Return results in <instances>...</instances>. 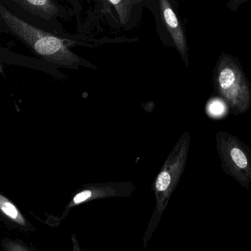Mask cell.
I'll return each mask as SVG.
<instances>
[{
	"instance_id": "obj_1",
	"label": "cell",
	"mask_w": 251,
	"mask_h": 251,
	"mask_svg": "<svg viewBox=\"0 0 251 251\" xmlns=\"http://www.w3.org/2000/svg\"><path fill=\"white\" fill-rule=\"evenodd\" d=\"M190 145V136L186 131L176 142L173 151L163 164L152 184L155 198V207L143 236L144 249L153 236L161 217L176 190L186 168Z\"/></svg>"
},
{
	"instance_id": "obj_2",
	"label": "cell",
	"mask_w": 251,
	"mask_h": 251,
	"mask_svg": "<svg viewBox=\"0 0 251 251\" xmlns=\"http://www.w3.org/2000/svg\"><path fill=\"white\" fill-rule=\"evenodd\" d=\"M0 16L9 30L48 62L73 67L80 61L78 57L71 52L59 38L30 25L2 5H0Z\"/></svg>"
},
{
	"instance_id": "obj_3",
	"label": "cell",
	"mask_w": 251,
	"mask_h": 251,
	"mask_svg": "<svg viewBox=\"0 0 251 251\" xmlns=\"http://www.w3.org/2000/svg\"><path fill=\"white\" fill-rule=\"evenodd\" d=\"M214 91L228 104L236 114L247 112L251 106L249 84L239 63L230 55L223 54L213 74Z\"/></svg>"
},
{
	"instance_id": "obj_4",
	"label": "cell",
	"mask_w": 251,
	"mask_h": 251,
	"mask_svg": "<svg viewBox=\"0 0 251 251\" xmlns=\"http://www.w3.org/2000/svg\"><path fill=\"white\" fill-rule=\"evenodd\" d=\"M216 147L224 173L242 187L249 189L251 185L250 148L236 136L226 131L217 133Z\"/></svg>"
},
{
	"instance_id": "obj_5",
	"label": "cell",
	"mask_w": 251,
	"mask_h": 251,
	"mask_svg": "<svg viewBox=\"0 0 251 251\" xmlns=\"http://www.w3.org/2000/svg\"><path fill=\"white\" fill-rule=\"evenodd\" d=\"M136 186L130 181L110 182V183H92L84 185L73 197L71 202L65 208L63 215L69 210L82 203L95 200L112 198H130L136 190Z\"/></svg>"
},
{
	"instance_id": "obj_6",
	"label": "cell",
	"mask_w": 251,
	"mask_h": 251,
	"mask_svg": "<svg viewBox=\"0 0 251 251\" xmlns=\"http://www.w3.org/2000/svg\"><path fill=\"white\" fill-rule=\"evenodd\" d=\"M159 7L164 26L170 33L176 49L181 55L185 64L188 65L187 42L178 19L167 0L160 1Z\"/></svg>"
},
{
	"instance_id": "obj_7",
	"label": "cell",
	"mask_w": 251,
	"mask_h": 251,
	"mask_svg": "<svg viewBox=\"0 0 251 251\" xmlns=\"http://www.w3.org/2000/svg\"><path fill=\"white\" fill-rule=\"evenodd\" d=\"M14 2L30 14L47 20L55 16L58 11L56 5L50 0H26Z\"/></svg>"
},
{
	"instance_id": "obj_8",
	"label": "cell",
	"mask_w": 251,
	"mask_h": 251,
	"mask_svg": "<svg viewBox=\"0 0 251 251\" xmlns=\"http://www.w3.org/2000/svg\"><path fill=\"white\" fill-rule=\"evenodd\" d=\"M0 212L8 217L10 220L19 226H27V220L23 217L19 208L6 197L0 194Z\"/></svg>"
},
{
	"instance_id": "obj_9",
	"label": "cell",
	"mask_w": 251,
	"mask_h": 251,
	"mask_svg": "<svg viewBox=\"0 0 251 251\" xmlns=\"http://www.w3.org/2000/svg\"><path fill=\"white\" fill-rule=\"evenodd\" d=\"M108 2L114 5L120 16L121 23L123 25L126 24L128 19V14H127L129 12L128 6L130 4L133 3V2L131 1H108Z\"/></svg>"
},
{
	"instance_id": "obj_10",
	"label": "cell",
	"mask_w": 251,
	"mask_h": 251,
	"mask_svg": "<svg viewBox=\"0 0 251 251\" xmlns=\"http://www.w3.org/2000/svg\"><path fill=\"white\" fill-rule=\"evenodd\" d=\"M5 251H30L25 245L18 241L6 239L3 243Z\"/></svg>"
},
{
	"instance_id": "obj_11",
	"label": "cell",
	"mask_w": 251,
	"mask_h": 251,
	"mask_svg": "<svg viewBox=\"0 0 251 251\" xmlns=\"http://www.w3.org/2000/svg\"><path fill=\"white\" fill-rule=\"evenodd\" d=\"M225 107L220 101L214 100L209 102L208 106V111L211 115L214 117H219L224 112Z\"/></svg>"
},
{
	"instance_id": "obj_12",
	"label": "cell",
	"mask_w": 251,
	"mask_h": 251,
	"mask_svg": "<svg viewBox=\"0 0 251 251\" xmlns=\"http://www.w3.org/2000/svg\"><path fill=\"white\" fill-rule=\"evenodd\" d=\"M72 240H73V251H81L75 235L73 234L72 236Z\"/></svg>"
}]
</instances>
